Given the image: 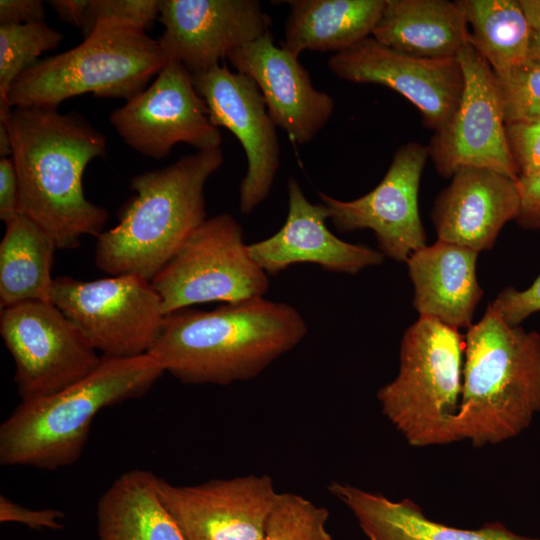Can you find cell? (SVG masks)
<instances>
[{
    "instance_id": "23",
    "label": "cell",
    "mask_w": 540,
    "mask_h": 540,
    "mask_svg": "<svg viewBox=\"0 0 540 540\" xmlns=\"http://www.w3.org/2000/svg\"><path fill=\"white\" fill-rule=\"evenodd\" d=\"M371 37L409 56L448 59L469 42V28L457 1L385 0Z\"/></svg>"
},
{
    "instance_id": "5",
    "label": "cell",
    "mask_w": 540,
    "mask_h": 540,
    "mask_svg": "<svg viewBox=\"0 0 540 540\" xmlns=\"http://www.w3.org/2000/svg\"><path fill=\"white\" fill-rule=\"evenodd\" d=\"M464 341L455 442L481 447L516 437L540 412V335L509 326L489 304Z\"/></svg>"
},
{
    "instance_id": "4",
    "label": "cell",
    "mask_w": 540,
    "mask_h": 540,
    "mask_svg": "<svg viewBox=\"0 0 540 540\" xmlns=\"http://www.w3.org/2000/svg\"><path fill=\"white\" fill-rule=\"evenodd\" d=\"M165 373L150 354L102 357L82 380L52 395L21 401L0 426V463L54 471L81 457L102 409L144 396Z\"/></svg>"
},
{
    "instance_id": "8",
    "label": "cell",
    "mask_w": 540,
    "mask_h": 540,
    "mask_svg": "<svg viewBox=\"0 0 540 540\" xmlns=\"http://www.w3.org/2000/svg\"><path fill=\"white\" fill-rule=\"evenodd\" d=\"M151 283L165 315L196 304L264 297L270 284L250 256L242 226L229 213L199 225Z\"/></svg>"
},
{
    "instance_id": "41",
    "label": "cell",
    "mask_w": 540,
    "mask_h": 540,
    "mask_svg": "<svg viewBox=\"0 0 540 540\" xmlns=\"http://www.w3.org/2000/svg\"><path fill=\"white\" fill-rule=\"evenodd\" d=\"M528 58L540 63V30H533Z\"/></svg>"
},
{
    "instance_id": "20",
    "label": "cell",
    "mask_w": 540,
    "mask_h": 540,
    "mask_svg": "<svg viewBox=\"0 0 540 540\" xmlns=\"http://www.w3.org/2000/svg\"><path fill=\"white\" fill-rule=\"evenodd\" d=\"M519 207L516 180L488 168L463 167L438 195L431 217L438 240L480 252L494 245Z\"/></svg>"
},
{
    "instance_id": "27",
    "label": "cell",
    "mask_w": 540,
    "mask_h": 540,
    "mask_svg": "<svg viewBox=\"0 0 540 540\" xmlns=\"http://www.w3.org/2000/svg\"><path fill=\"white\" fill-rule=\"evenodd\" d=\"M469 42L494 72L528 58L533 29L519 0H458Z\"/></svg>"
},
{
    "instance_id": "40",
    "label": "cell",
    "mask_w": 540,
    "mask_h": 540,
    "mask_svg": "<svg viewBox=\"0 0 540 540\" xmlns=\"http://www.w3.org/2000/svg\"><path fill=\"white\" fill-rule=\"evenodd\" d=\"M11 137L7 125L0 121V158L11 157Z\"/></svg>"
},
{
    "instance_id": "17",
    "label": "cell",
    "mask_w": 540,
    "mask_h": 540,
    "mask_svg": "<svg viewBox=\"0 0 540 540\" xmlns=\"http://www.w3.org/2000/svg\"><path fill=\"white\" fill-rule=\"evenodd\" d=\"M164 27L157 40L167 59L192 74L220 65L234 50L270 31L271 19L256 0H160Z\"/></svg>"
},
{
    "instance_id": "22",
    "label": "cell",
    "mask_w": 540,
    "mask_h": 540,
    "mask_svg": "<svg viewBox=\"0 0 540 540\" xmlns=\"http://www.w3.org/2000/svg\"><path fill=\"white\" fill-rule=\"evenodd\" d=\"M327 489L351 511L368 540H540L501 523L474 530L447 526L427 518L409 499L393 501L347 483L332 481Z\"/></svg>"
},
{
    "instance_id": "26",
    "label": "cell",
    "mask_w": 540,
    "mask_h": 540,
    "mask_svg": "<svg viewBox=\"0 0 540 540\" xmlns=\"http://www.w3.org/2000/svg\"><path fill=\"white\" fill-rule=\"evenodd\" d=\"M0 242V307L50 302L55 241L22 215L8 222Z\"/></svg>"
},
{
    "instance_id": "2",
    "label": "cell",
    "mask_w": 540,
    "mask_h": 540,
    "mask_svg": "<svg viewBox=\"0 0 540 540\" xmlns=\"http://www.w3.org/2000/svg\"><path fill=\"white\" fill-rule=\"evenodd\" d=\"M307 331L295 307L258 297L166 314L148 354L182 383L229 385L260 375Z\"/></svg>"
},
{
    "instance_id": "13",
    "label": "cell",
    "mask_w": 540,
    "mask_h": 540,
    "mask_svg": "<svg viewBox=\"0 0 540 540\" xmlns=\"http://www.w3.org/2000/svg\"><path fill=\"white\" fill-rule=\"evenodd\" d=\"M428 157L427 146L411 141L396 150L386 174L369 193L344 201L318 192L329 220L341 232L372 230L384 256L406 262L426 246L418 191Z\"/></svg>"
},
{
    "instance_id": "9",
    "label": "cell",
    "mask_w": 540,
    "mask_h": 540,
    "mask_svg": "<svg viewBox=\"0 0 540 540\" xmlns=\"http://www.w3.org/2000/svg\"><path fill=\"white\" fill-rule=\"evenodd\" d=\"M50 302L76 324L102 357L108 358L147 354L165 317L151 281L137 275L93 281L58 276Z\"/></svg>"
},
{
    "instance_id": "19",
    "label": "cell",
    "mask_w": 540,
    "mask_h": 540,
    "mask_svg": "<svg viewBox=\"0 0 540 540\" xmlns=\"http://www.w3.org/2000/svg\"><path fill=\"white\" fill-rule=\"evenodd\" d=\"M287 189L289 208L284 225L274 235L248 244L250 256L268 275H277L297 263L356 274L383 262L385 256L380 251L335 236L326 226L327 207L308 201L295 178L288 180Z\"/></svg>"
},
{
    "instance_id": "7",
    "label": "cell",
    "mask_w": 540,
    "mask_h": 540,
    "mask_svg": "<svg viewBox=\"0 0 540 540\" xmlns=\"http://www.w3.org/2000/svg\"><path fill=\"white\" fill-rule=\"evenodd\" d=\"M465 341L459 329L419 317L402 337L397 376L377 399L409 445L455 442L453 421L462 393Z\"/></svg>"
},
{
    "instance_id": "32",
    "label": "cell",
    "mask_w": 540,
    "mask_h": 540,
    "mask_svg": "<svg viewBox=\"0 0 540 540\" xmlns=\"http://www.w3.org/2000/svg\"><path fill=\"white\" fill-rule=\"evenodd\" d=\"M518 177L540 172V120L505 123Z\"/></svg>"
},
{
    "instance_id": "15",
    "label": "cell",
    "mask_w": 540,
    "mask_h": 540,
    "mask_svg": "<svg viewBox=\"0 0 540 540\" xmlns=\"http://www.w3.org/2000/svg\"><path fill=\"white\" fill-rule=\"evenodd\" d=\"M327 64L343 80L378 84L398 92L418 108L423 125L434 131L449 121L464 87L456 58L409 56L381 45L371 36L333 54Z\"/></svg>"
},
{
    "instance_id": "38",
    "label": "cell",
    "mask_w": 540,
    "mask_h": 540,
    "mask_svg": "<svg viewBox=\"0 0 540 540\" xmlns=\"http://www.w3.org/2000/svg\"><path fill=\"white\" fill-rule=\"evenodd\" d=\"M48 3L61 21L82 29L89 0H50Z\"/></svg>"
},
{
    "instance_id": "3",
    "label": "cell",
    "mask_w": 540,
    "mask_h": 540,
    "mask_svg": "<svg viewBox=\"0 0 540 540\" xmlns=\"http://www.w3.org/2000/svg\"><path fill=\"white\" fill-rule=\"evenodd\" d=\"M223 161L222 149L216 147L134 176V195L119 211L118 223L96 237L97 268L109 276L152 281L207 219L205 185Z\"/></svg>"
},
{
    "instance_id": "36",
    "label": "cell",
    "mask_w": 540,
    "mask_h": 540,
    "mask_svg": "<svg viewBox=\"0 0 540 540\" xmlns=\"http://www.w3.org/2000/svg\"><path fill=\"white\" fill-rule=\"evenodd\" d=\"M19 186L11 157L0 158V219L7 224L18 214Z\"/></svg>"
},
{
    "instance_id": "16",
    "label": "cell",
    "mask_w": 540,
    "mask_h": 540,
    "mask_svg": "<svg viewBox=\"0 0 540 540\" xmlns=\"http://www.w3.org/2000/svg\"><path fill=\"white\" fill-rule=\"evenodd\" d=\"M157 491L186 540H261L278 493L267 474L185 486L158 477Z\"/></svg>"
},
{
    "instance_id": "33",
    "label": "cell",
    "mask_w": 540,
    "mask_h": 540,
    "mask_svg": "<svg viewBox=\"0 0 540 540\" xmlns=\"http://www.w3.org/2000/svg\"><path fill=\"white\" fill-rule=\"evenodd\" d=\"M490 305L506 324L519 326L528 316L540 311V274L525 290L505 288Z\"/></svg>"
},
{
    "instance_id": "31",
    "label": "cell",
    "mask_w": 540,
    "mask_h": 540,
    "mask_svg": "<svg viewBox=\"0 0 540 540\" xmlns=\"http://www.w3.org/2000/svg\"><path fill=\"white\" fill-rule=\"evenodd\" d=\"M160 0H89L82 32L88 37L100 23L129 25L141 30L159 19Z\"/></svg>"
},
{
    "instance_id": "1",
    "label": "cell",
    "mask_w": 540,
    "mask_h": 540,
    "mask_svg": "<svg viewBox=\"0 0 540 540\" xmlns=\"http://www.w3.org/2000/svg\"><path fill=\"white\" fill-rule=\"evenodd\" d=\"M11 137L19 186L18 214L45 231L60 249L104 231L108 211L83 190L87 165L106 154V137L78 113L16 107L0 119Z\"/></svg>"
},
{
    "instance_id": "28",
    "label": "cell",
    "mask_w": 540,
    "mask_h": 540,
    "mask_svg": "<svg viewBox=\"0 0 540 540\" xmlns=\"http://www.w3.org/2000/svg\"><path fill=\"white\" fill-rule=\"evenodd\" d=\"M62 40L63 34L45 22L0 26V119L12 110L7 100L15 80Z\"/></svg>"
},
{
    "instance_id": "37",
    "label": "cell",
    "mask_w": 540,
    "mask_h": 540,
    "mask_svg": "<svg viewBox=\"0 0 540 540\" xmlns=\"http://www.w3.org/2000/svg\"><path fill=\"white\" fill-rule=\"evenodd\" d=\"M45 8L41 0H1L0 26L45 22Z\"/></svg>"
},
{
    "instance_id": "10",
    "label": "cell",
    "mask_w": 540,
    "mask_h": 540,
    "mask_svg": "<svg viewBox=\"0 0 540 540\" xmlns=\"http://www.w3.org/2000/svg\"><path fill=\"white\" fill-rule=\"evenodd\" d=\"M0 334L15 363L21 401L71 386L102 359L76 324L51 302L28 301L1 309Z\"/></svg>"
},
{
    "instance_id": "11",
    "label": "cell",
    "mask_w": 540,
    "mask_h": 540,
    "mask_svg": "<svg viewBox=\"0 0 540 540\" xmlns=\"http://www.w3.org/2000/svg\"><path fill=\"white\" fill-rule=\"evenodd\" d=\"M456 59L464 76L463 92L449 121L434 131L427 146L429 157L443 177H452L463 167H479L517 180L492 68L470 42Z\"/></svg>"
},
{
    "instance_id": "12",
    "label": "cell",
    "mask_w": 540,
    "mask_h": 540,
    "mask_svg": "<svg viewBox=\"0 0 540 540\" xmlns=\"http://www.w3.org/2000/svg\"><path fill=\"white\" fill-rule=\"evenodd\" d=\"M109 121L128 146L154 159L166 157L178 143L202 151L220 147L222 142L193 75L172 59L151 85L115 109Z\"/></svg>"
},
{
    "instance_id": "34",
    "label": "cell",
    "mask_w": 540,
    "mask_h": 540,
    "mask_svg": "<svg viewBox=\"0 0 540 540\" xmlns=\"http://www.w3.org/2000/svg\"><path fill=\"white\" fill-rule=\"evenodd\" d=\"M64 513L58 509H30L24 507L5 495L0 496V521L2 523L15 522L28 526L31 529L63 528Z\"/></svg>"
},
{
    "instance_id": "18",
    "label": "cell",
    "mask_w": 540,
    "mask_h": 540,
    "mask_svg": "<svg viewBox=\"0 0 540 540\" xmlns=\"http://www.w3.org/2000/svg\"><path fill=\"white\" fill-rule=\"evenodd\" d=\"M227 58L237 72L254 80L272 121L292 141H311L330 120L333 98L313 86L298 57L274 44L271 31Z\"/></svg>"
},
{
    "instance_id": "21",
    "label": "cell",
    "mask_w": 540,
    "mask_h": 540,
    "mask_svg": "<svg viewBox=\"0 0 540 540\" xmlns=\"http://www.w3.org/2000/svg\"><path fill=\"white\" fill-rule=\"evenodd\" d=\"M477 251L437 240L407 259L414 286L413 305L420 317L453 328H469L483 296L477 276Z\"/></svg>"
},
{
    "instance_id": "24",
    "label": "cell",
    "mask_w": 540,
    "mask_h": 540,
    "mask_svg": "<svg viewBox=\"0 0 540 540\" xmlns=\"http://www.w3.org/2000/svg\"><path fill=\"white\" fill-rule=\"evenodd\" d=\"M282 47L341 52L370 37L385 0H291Z\"/></svg>"
},
{
    "instance_id": "35",
    "label": "cell",
    "mask_w": 540,
    "mask_h": 540,
    "mask_svg": "<svg viewBox=\"0 0 540 540\" xmlns=\"http://www.w3.org/2000/svg\"><path fill=\"white\" fill-rule=\"evenodd\" d=\"M520 197L516 222L526 229L540 228V172L516 180Z\"/></svg>"
},
{
    "instance_id": "25",
    "label": "cell",
    "mask_w": 540,
    "mask_h": 540,
    "mask_svg": "<svg viewBox=\"0 0 540 540\" xmlns=\"http://www.w3.org/2000/svg\"><path fill=\"white\" fill-rule=\"evenodd\" d=\"M157 478L132 469L113 481L97 503L98 540H186L158 495Z\"/></svg>"
},
{
    "instance_id": "39",
    "label": "cell",
    "mask_w": 540,
    "mask_h": 540,
    "mask_svg": "<svg viewBox=\"0 0 540 540\" xmlns=\"http://www.w3.org/2000/svg\"><path fill=\"white\" fill-rule=\"evenodd\" d=\"M533 30H540V0H519Z\"/></svg>"
},
{
    "instance_id": "30",
    "label": "cell",
    "mask_w": 540,
    "mask_h": 540,
    "mask_svg": "<svg viewBox=\"0 0 540 540\" xmlns=\"http://www.w3.org/2000/svg\"><path fill=\"white\" fill-rule=\"evenodd\" d=\"M494 74L505 123L540 120V63L527 58Z\"/></svg>"
},
{
    "instance_id": "29",
    "label": "cell",
    "mask_w": 540,
    "mask_h": 540,
    "mask_svg": "<svg viewBox=\"0 0 540 540\" xmlns=\"http://www.w3.org/2000/svg\"><path fill=\"white\" fill-rule=\"evenodd\" d=\"M327 508L291 493H277L261 540H333L327 531Z\"/></svg>"
},
{
    "instance_id": "14",
    "label": "cell",
    "mask_w": 540,
    "mask_h": 540,
    "mask_svg": "<svg viewBox=\"0 0 540 540\" xmlns=\"http://www.w3.org/2000/svg\"><path fill=\"white\" fill-rule=\"evenodd\" d=\"M214 126L228 129L241 143L247 159L239 208L251 213L269 195L280 164V146L264 98L250 77L226 66L193 75Z\"/></svg>"
},
{
    "instance_id": "6",
    "label": "cell",
    "mask_w": 540,
    "mask_h": 540,
    "mask_svg": "<svg viewBox=\"0 0 540 540\" xmlns=\"http://www.w3.org/2000/svg\"><path fill=\"white\" fill-rule=\"evenodd\" d=\"M167 57L139 28L100 23L78 46L39 60L12 84L7 104L57 110L65 100L91 93L130 100L161 71Z\"/></svg>"
}]
</instances>
